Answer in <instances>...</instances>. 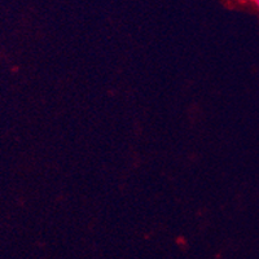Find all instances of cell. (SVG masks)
<instances>
[{"label": "cell", "mask_w": 259, "mask_h": 259, "mask_svg": "<svg viewBox=\"0 0 259 259\" xmlns=\"http://www.w3.org/2000/svg\"><path fill=\"white\" fill-rule=\"evenodd\" d=\"M255 6L258 7V9H259V0H256V2H255Z\"/></svg>", "instance_id": "1"}, {"label": "cell", "mask_w": 259, "mask_h": 259, "mask_svg": "<svg viewBox=\"0 0 259 259\" xmlns=\"http://www.w3.org/2000/svg\"><path fill=\"white\" fill-rule=\"evenodd\" d=\"M253 2H254V3H255V2H256V0H253Z\"/></svg>", "instance_id": "2"}]
</instances>
